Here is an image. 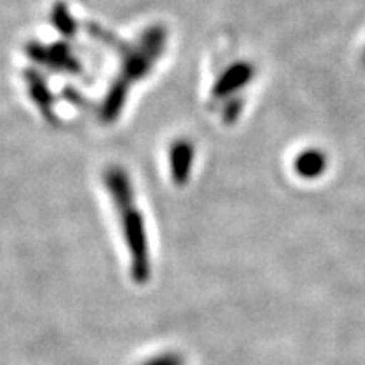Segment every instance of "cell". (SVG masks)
Instances as JSON below:
<instances>
[{
  "label": "cell",
  "instance_id": "1",
  "mask_svg": "<svg viewBox=\"0 0 365 365\" xmlns=\"http://www.w3.org/2000/svg\"><path fill=\"white\" fill-rule=\"evenodd\" d=\"M143 365H185V359H182L181 354L168 352L150 360H145Z\"/></svg>",
  "mask_w": 365,
  "mask_h": 365
}]
</instances>
